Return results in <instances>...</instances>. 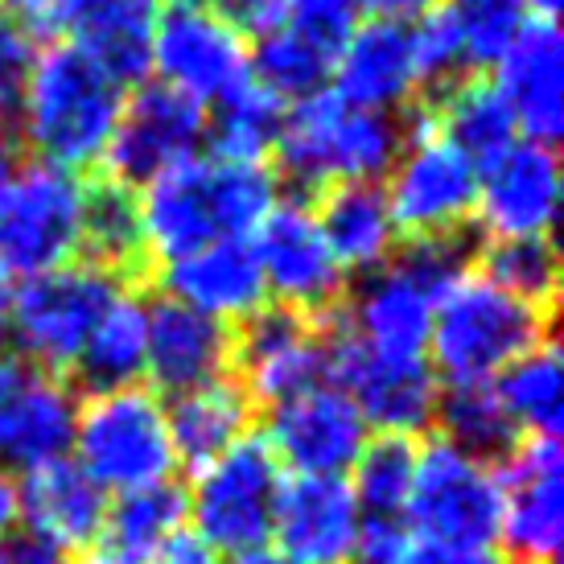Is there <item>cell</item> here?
Returning a JSON list of instances; mask_svg holds the SVG:
<instances>
[{
  "instance_id": "obj_1",
  "label": "cell",
  "mask_w": 564,
  "mask_h": 564,
  "mask_svg": "<svg viewBox=\"0 0 564 564\" xmlns=\"http://www.w3.org/2000/svg\"><path fill=\"white\" fill-rule=\"evenodd\" d=\"M276 203L281 177L268 165L198 153L137 189L144 256L165 268L223 239H251V231Z\"/></svg>"
},
{
  "instance_id": "obj_2",
  "label": "cell",
  "mask_w": 564,
  "mask_h": 564,
  "mask_svg": "<svg viewBox=\"0 0 564 564\" xmlns=\"http://www.w3.org/2000/svg\"><path fill=\"white\" fill-rule=\"evenodd\" d=\"M124 95V87L104 75L75 42H54L37 50L13 128L30 158L83 173L108 158Z\"/></svg>"
},
{
  "instance_id": "obj_3",
  "label": "cell",
  "mask_w": 564,
  "mask_h": 564,
  "mask_svg": "<svg viewBox=\"0 0 564 564\" xmlns=\"http://www.w3.org/2000/svg\"><path fill=\"white\" fill-rule=\"evenodd\" d=\"M549 310L511 297L482 272H462L437 301L424 359L449 383H495L532 346L549 343Z\"/></svg>"
},
{
  "instance_id": "obj_4",
  "label": "cell",
  "mask_w": 564,
  "mask_h": 564,
  "mask_svg": "<svg viewBox=\"0 0 564 564\" xmlns=\"http://www.w3.org/2000/svg\"><path fill=\"white\" fill-rule=\"evenodd\" d=\"M404 137L408 128L400 124V116L355 108L326 87L284 108L281 141L272 158L293 186L322 194L334 186L379 182L400 158Z\"/></svg>"
},
{
  "instance_id": "obj_5",
  "label": "cell",
  "mask_w": 564,
  "mask_h": 564,
  "mask_svg": "<svg viewBox=\"0 0 564 564\" xmlns=\"http://www.w3.org/2000/svg\"><path fill=\"white\" fill-rule=\"evenodd\" d=\"M470 272V251L457 239H416L395 251L392 264L362 276L350 293L343 334L371 355L424 359L437 301L449 284Z\"/></svg>"
},
{
  "instance_id": "obj_6",
  "label": "cell",
  "mask_w": 564,
  "mask_h": 564,
  "mask_svg": "<svg viewBox=\"0 0 564 564\" xmlns=\"http://www.w3.org/2000/svg\"><path fill=\"white\" fill-rule=\"evenodd\" d=\"M70 462L108 499L173 482L177 454H173L170 421H165V395L144 383H132V388H108L79 400Z\"/></svg>"
},
{
  "instance_id": "obj_7",
  "label": "cell",
  "mask_w": 564,
  "mask_h": 564,
  "mask_svg": "<svg viewBox=\"0 0 564 564\" xmlns=\"http://www.w3.org/2000/svg\"><path fill=\"white\" fill-rule=\"evenodd\" d=\"M83 173L37 158L0 161V264L17 281L83 260Z\"/></svg>"
},
{
  "instance_id": "obj_8",
  "label": "cell",
  "mask_w": 564,
  "mask_h": 564,
  "mask_svg": "<svg viewBox=\"0 0 564 564\" xmlns=\"http://www.w3.org/2000/svg\"><path fill=\"white\" fill-rule=\"evenodd\" d=\"M284 478L264 437H243L194 470L186 495V532L215 556H239L272 540Z\"/></svg>"
},
{
  "instance_id": "obj_9",
  "label": "cell",
  "mask_w": 564,
  "mask_h": 564,
  "mask_svg": "<svg viewBox=\"0 0 564 564\" xmlns=\"http://www.w3.org/2000/svg\"><path fill=\"white\" fill-rule=\"evenodd\" d=\"M120 289L124 281L91 260H70L63 268L17 281L13 305L4 317L9 346L37 362L42 371H54V376L75 371L87 334Z\"/></svg>"
},
{
  "instance_id": "obj_10",
  "label": "cell",
  "mask_w": 564,
  "mask_h": 564,
  "mask_svg": "<svg viewBox=\"0 0 564 564\" xmlns=\"http://www.w3.org/2000/svg\"><path fill=\"white\" fill-rule=\"evenodd\" d=\"M499 474L495 462L449 441L416 445V478L404 523L424 549H495L499 544Z\"/></svg>"
},
{
  "instance_id": "obj_11",
  "label": "cell",
  "mask_w": 564,
  "mask_h": 564,
  "mask_svg": "<svg viewBox=\"0 0 564 564\" xmlns=\"http://www.w3.org/2000/svg\"><path fill=\"white\" fill-rule=\"evenodd\" d=\"M478 165L462 158L454 144L441 141L433 128L416 120L408 128L404 149L383 173V198L395 219L400 239H457L474 223L478 203Z\"/></svg>"
},
{
  "instance_id": "obj_12",
  "label": "cell",
  "mask_w": 564,
  "mask_h": 564,
  "mask_svg": "<svg viewBox=\"0 0 564 564\" xmlns=\"http://www.w3.org/2000/svg\"><path fill=\"white\" fill-rule=\"evenodd\" d=\"M248 37L215 0H165L153 30L149 75L161 87L210 108L248 83Z\"/></svg>"
},
{
  "instance_id": "obj_13",
  "label": "cell",
  "mask_w": 564,
  "mask_h": 564,
  "mask_svg": "<svg viewBox=\"0 0 564 564\" xmlns=\"http://www.w3.org/2000/svg\"><path fill=\"white\" fill-rule=\"evenodd\" d=\"M326 379L350 395L362 424L379 437H416L437 421L441 379L429 359H388L362 350L343 326L326 334Z\"/></svg>"
},
{
  "instance_id": "obj_14",
  "label": "cell",
  "mask_w": 564,
  "mask_h": 564,
  "mask_svg": "<svg viewBox=\"0 0 564 564\" xmlns=\"http://www.w3.org/2000/svg\"><path fill=\"white\" fill-rule=\"evenodd\" d=\"M248 243L264 281L268 305L314 322L343 301L346 272L334 264L326 239L317 231L314 206L276 203Z\"/></svg>"
},
{
  "instance_id": "obj_15",
  "label": "cell",
  "mask_w": 564,
  "mask_h": 564,
  "mask_svg": "<svg viewBox=\"0 0 564 564\" xmlns=\"http://www.w3.org/2000/svg\"><path fill=\"white\" fill-rule=\"evenodd\" d=\"M507 564H556L564 549V454L552 437H519L495 466Z\"/></svg>"
},
{
  "instance_id": "obj_16",
  "label": "cell",
  "mask_w": 564,
  "mask_h": 564,
  "mask_svg": "<svg viewBox=\"0 0 564 564\" xmlns=\"http://www.w3.org/2000/svg\"><path fill=\"white\" fill-rule=\"evenodd\" d=\"M79 400L70 383L0 343V470L30 474L70 457Z\"/></svg>"
},
{
  "instance_id": "obj_17",
  "label": "cell",
  "mask_w": 564,
  "mask_h": 564,
  "mask_svg": "<svg viewBox=\"0 0 564 564\" xmlns=\"http://www.w3.org/2000/svg\"><path fill=\"white\" fill-rule=\"evenodd\" d=\"M206 144V108L189 104L186 95L170 91L161 83H141L124 95V108L116 120L108 144V177L128 189L158 182L161 173L186 165Z\"/></svg>"
},
{
  "instance_id": "obj_18",
  "label": "cell",
  "mask_w": 564,
  "mask_h": 564,
  "mask_svg": "<svg viewBox=\"0 0 564 564\" xmlns=\"http://www.w3.org/2000/svg\"><path fill=\"white\" fill-rule=\"evenodd\" d=\"M264 441L289 478H346L371 441V429L350 395L326 379L268 408Z\"/></svg>"
},
{
  "instance_id": "obj_19",
  "label": "cell",
  "mask_w": 564,
  "mask_h": 564,
  "mask_svg": "<svg viewBox=\"0 0 564 564\" xmlns=\"http://www.w3.org/2000/svg\"><path fill=\"white\" fill-rule=\"evenodd\" d=\"M239 388L251 404H284L314 383H326V334L289 310L264 305L236 329V362Z\"/></svg>"
},
{
  "instance_id": "obj_20",
  "label": "cell",
  "mask_w": 564,
  "mask_h": 564,
  "mask_svg": "<svg viewBox=\"0 0 564 564\" xmlns=\"http://www.w3.org/2000/svg\"><path fill=\"white\" fill-rule=\"evenodd\" d=\"M561 161L552 144L516 141L478 173L474 219L486 239H549L561 215Z\"/></svg>"
},
{
  "instance_id": "obj_21",
  "label": "cell",
  "mask_w": 564,
  "mask_h": 564,
  "mask_svg": "<svg viewBox=\"0 0 564 564\" xmlns=\"http://www.w3.org/2000/svg\"><path fill=\"white\" fill-rule=\"evenodd\" d=\"M329 91L367 111L400 116L429 91L412 50V25L395 21H359L329 66Z\"/></svg>"
},
{
  "instance_id": "obj_22",
  "label": "cell",
  "mask_w": 564,
  "mask_h": 564,
  "mask_svg": "<svg viewBox=\"0 0 564 564\" xmlns=\"http://www.w3.org/2000/svg\"><path fill=\"white\" fill-rule=\"evenodd\" d=\"M362 507L346 478H284L272 549L293 564H355Z\"/></svg>"
},
{
  "instance_id": "obj_23",
  "label": "cell",
  "mask_w": 564,
  "mask_h": 564,
  "mask_svg": "<svg viewBox=\"0 0 564 564\" xmlns=\"http://www.w3.org/2000/svg\"><path fill=\"white\" fill-rule=\"evenodd\" d=\"M236 362V329L203 317L182 301H149V355L144 376L158 395H182L203 383L231 376Z\"/></svg>"
},
{
  "instance_id": "obj_24",
  "label": "cell",
  "mask_w": 564,
  "mask_h": 564,
  "mask_svg": "<svg viewBox=\"0 0 564 564\" xmlns=\"http://www.w3.org/2000/svg\"><path fill=\"white\" fill-rule=\"evenodd\" d=\"M490 83L516 120L519 141H556L564 132V37L556 21L532 17L516 46L495 63Z\"/></svg>"
},
{
  "instance_id": "obj_25",
  "label": "cell",
  "mask_w": 564,
  "mask_h": 564,
  "mask_svg": "<svg viewBox=\"0 0 564 564\" xmlns=\"http://www.w3.org/2000/svg\"><path fill=\"white\" fill-rule=\"evenodd\" d=\"M161 284H165V297L182 301L231 329H239L268 305L248 239H223V243L189 251L161 268Z\"/></svg>"
},
{
  "instance_id": "obj_26",
  "label": "cell",
  "mask_w": 564,
  "mask_h": 564,
  "mask_svg": "<svg viewBox=\"0 0 564 564\" xmlns=\"http://www.w3.org/2000/svg\"><path fill=\"white\" fill-rule=\"evenodd\" d=\"M17 502H21V523L25 532L42 535L63 552L91 549L104 540V519H108V495L87 478V474L63 457L17 478Z\"/></svg>"
},
{
  "instance_id": "obj_27",
  "label": "cell",
  "mask_w": 564,
  "mask_h": 564,
  "mask_svg": "<svg viewBox=\"0 0 564 564\" xmlns=\"http://www.w3.org/2000/svg\"><path fill=\"white\" fill-rule=\"evenodd\" d=\"M317 231L326 239L334 264L346 276H371L383 264H392L400 251V231L388 210V198L379 182H362V186H334L317 194L314 206Z\"/></svg>"
},
{
  "instance_id": "obj_28",
  "label": "cell",
  "mask_w": 564,
  "mask_h": 564,
  "mask_svg": "<svg viewBox=\"0 0 564 564\" xmlns=\"http://www.w3.org/2000/svg\"><path fill=\"white\" fill-rule=\"evenodd\" d=\"M165 0H83L70 21V42L120 87L149 83L153 30Z\"/></svg>"
},
{
  "instance_id": "obj_29",
  "label": "cell",
  "mask_w": 564,
  "mask_h": 564,
  "mask_svg": "<svg viewBox=\"0 0 564 564\" xmlns=\"http://www.w3.org/2000/svg\"><path fill=\"white\" fill-rule=\"evenodd\" d=\"M165 421L177 466L189 462L194 470L227 454L231 445L251 437V400L236 383V376L203 383L194 392L170 395L165 400Z\"/></svg>"
},
{
  "instance_id": "obj_30",
  "label": "cell",
  "mask_w": 564,
  "mask_h": 564,
  "mask_svg": "<svg viewBox=\"0 0 564 564\" xmlns=\"http://www.w3.org/2000/svg\"><path fill=\"white\" fill-rule=\"evenodd\" d=\"M421 120L437 132L441 141L454 144L462 158H470L478 170H486L490 161L502 158L519 141L516 120H511V111H507L502 95L495 91L490 79L445 83L437 104L424 111Z\"/></svg>"
},
{
  "instance_id": "obj_31",
  "label": "cell",
  "mask_w": 564,
  "mask_h": 564,
  "mask_svg": "<svg viewBox=\"0 0 564 564\" xmlns=\"http://www.w3.org/2000/svg\"><path fill=\"white\" fill-rule=\"evenodd\" d=\"M144 355H149V301L137 297L132 289H120L87 334L75 359V376L91 392L132 388L144 383Z\"/></svg>"
},
{
  "instance_id": "obj_32",
  "label": "cell",
  "mask_w": 564,
  "mask_h": 564,
  "mask_svg": "<svg viewBox=\"0 0 564 564\" xmlns=\"http://www.w3.org/2000/svg\"><path fill=\"white\" fill-rule=\"evenodd\" d=\"M490 388L519 437L556 441L564 424V359L552 346V338L532 346L528 355H519Z\"/></svg>"
},
{
  "instance_id": "obj_33",
  "label": "cell",
  "mask_w": 564,
  "mask_h": 564,
  "mask_svg": "<svg viewBox=\"0 0 564 564\" xmlns=\"http://www.w3.org/2000/svg\"><path fill=\"white\" fill-rule=\"evenodd\" d=\"M182 532H186V495L177 482L144 486L108 502L104 540L111 556L128 564H149Z\"/></svg>"
},
{
  "instance_id": "obj_34",
  "label": "cell",
  "mask_w": 564,
  "mask_h": 564,
  "mask_svg": "<svg viewBox=\"0 0 564 564\" xmlns=\"http://www.w3.org/2000/svg\"><path fill=\"white\" fill-rule=\"evenodd\" d=\"M284 124V104H276L264 87L239 83L231 95H223L219 104H210L206 116V144L210 158L243 161V165H268L276 153Z\"/></svg>"
},
{
  "instance_id": "obj_35",
  "label": "cell",
  "mask_w": 564,
  "mask_h": 564,
  "mask_svg": "<svg viewBox=\"0 0 564 564\" xmlns=\"http://www.w3.org/2000/svg\"><path fill=\"white\" fill-rule=\"evenodd\" d=\"M329 66H334V54L317 50L314 42H305V37H297L284 25L256 37V46L248 50V79L256 87H264L284 108L326 91Z\"/></svg>"
},
{
  "instance_id": "obj_36",
  "label": "cell",
  "mask_w": 564,
  "mask_h": 564,
  "mask_svg": "<svg viewBox=\"0 0 564 564\" xmlns=\"http://www.w3.org/2000/svg\"><path fill=\"white\" fill-rule=\"evenodd\" d=\"M144 256L141 243V206H137V189L120 186V182H95L87 186V206H83V260L108 268V272H124Z\"/></svg>"
},
{
  "instance_id": "obj_37",
  "label": "cell",
  "mask_w": 564,
  "mask_h": 564,
  "mask_svg": "<svg viewBox=\"0 0 564 564\" xmlns=\"http://www.w3.org/2000/svg\"><path fill=\"white\" fill-rule=\"evenodd\" d=\"M441 441H449L466 454L495 462L519 441L516 424L507 421L499 395L490 383H449L441 388L437 400V421Z\"/></svg>"
},
{
  "instance_id": "obj_38",
  "label": "cell",
  "mask_w": 564,
  "mask_h": 564,
  "mask_svg": "<svg viewBox=\"0 0 564 564\" xmlns=\"http://www.w3.org/2000/svg\"><path fill=\"white\" fill-rule=\"evenodd\" d=\"M437 13L454 33L466 70L495 66L532 21L528 0H441Z\"/></svg>"
},
{
  "instance_id": "obj_39",
  "label": "cell",
  "mask_w": 564,
  "mask_h": 564,
  "mask_svg": "<svg viewBox=\"0 0 564 564\" xmlns=\"http://www.w3.org/2000/svg\"><path fill=\"white\" fill-rule=\"evenodd\" d=\"M412 478H416V441L371 433L346 482L359 499L362 519H404Z\"/></svg>"
},
{
  "instance_id": "obj_40",
  "label": "cell",
  "mask_w": 564,
  "mask_h": 564,
  "mask_svg": "<svg viewBox=\"0 0 564 564\" xmlns=\"http://www.w3.org/2000/svg\"><path fill=\"white\" fill-rule=\"evenodd\" d=\"M482 276L507 289L511 297L549 310L561 289V256L549 239H490L482 248Z\"/></svg>"
},
{
  "instance_id": "obj_41",
  "label": "cell",
  "mask_w": 564,
  "mask_h": 564,
  "mask_svg": "<svg viewBox=\"0 0 564 564\" xmlns=\"http://www.w3.org/2000/svg\"><path fill=\"white\" fill-rule=\"evenodd\" d=\"M359 4L355 0H289L284 4V30L314 42L326 54H338L343 42L359 30Z\"/></svg>"
},
{
  "instance_id": "obj_42",
  "label": "cell",
  "mask_w": 564,
  "mask_h": 564,
  "mask_svg": "<svg viewBox=\"0 0 564 564\" xmlns=\"http://www.w3.org/2000/svg\"><path fill=\"white\" fill-rule=\"evenodd\" d=\"M37 37L0 13V128H13L25 83L37 63Z\"/></svg>"
},
{
  "instance_id": "obj_43",
  "label": "cell",
  "mask_w": 564,
  "mask_h": 564,
  "mask_svg": "<svg viewBox=\"0 0 564 564\" xmlns=\"http://www.w3.org/2000/svg\"><path fill=\"white\" fill-rule=\"evenodd\" d=\"M421 549V540L412 535L404 519H362L359 535V564H408Z\"/></svg>"
},
{
  "instance_id": "obj_44",
  "label": "cell",
  "mask_w": 564,
  "mask_h": 564,
  "mask_svg": "<svg viewBox=\"0 0 564 564\" xmlns=\"http://www.w3.org/2000/svg\"><path fill=\"white\" fill-rule=\"evenodd\" d=\"M83 0H0V9L9 21H17L33 37H46V33H66L70 21L79 13Z\"/></svg>"
},
{
  "instance_id": "obj_45",
  "label": "cell",
  "mask_w": 564,
  "mask_h": 564,
  "mask_svg": "<svg viewBox=\"0 0 564 564\" xmlns=\"http://www.w3.org/2000/svg\"><path fill=\"white\" fill-rule=\"evenodd\" d=\"M223 13L231 17V25H236L243 37H264V33L281 30L284 25V4L289 0H215Z\"/></svg>"
},
{
  "instance_id": "obj_46",
  "label": "cell",
  "mask_w": 564,
  "mask_h": 564,
  "mask_svg": "<svg viewBox=\"0 0 564 564\" xmlns=\"http://www.w3.org/2000/svg\"><path fill=\"white\" fill-rule=\"evenodd\" d=\"M0 564H75L70 552H63L58 544H50L33 532H13V540L0 549Z\"/></svg>"
},
{
  "instance_id": "obj_47",
  "label": "cell",
  "mask_w": 564,
  "mask_h": 564,
  "mask_svg": "<svg viewBox=\"0 0 564 564\" xmlns=\"http://www.w3.org/2000/svg\"><path fill=\"white\" fill-rule=\"evenodd\" d=\"M362 21H395V25H412L424 13H433L441 0H355Z\"/></svg>"
},
{
  "instance_id": "obj_48",
  "label": "cell",
  "mask_w": 564,
  "mask_h": 564,
  "mask_svg": "<svg viewBox=\"0 0 564 564\" xmlns=\"http://www.w3.org/2000/svg\"><path fill=\"white\" fill-rule=\"evenodd\" d=\"M408 564H507L499 549H416Z\"/></svg>"
},
{
  "instance_id": "obj_49",
  "label": "cell",
  "mask_w": 564,
  "mask_h": 564,
  "mask_svg": "<svg viewBox=\"0 0 564 564\" xmlns=\"http://www.w3.org/2000/svg\"><path fill=\"white\" fill-rule=\"evenodd\" d=\"M149 564H219V556H215L210 549H203L189 532H182L177 540H170V544H165V549H161Z\"/></svg>"
},
{
  "instance_id": "obj_50",
  "label": "cell",
  "mask_w": 564,
  "mask_h": 564,
  "mask_svg": "<svg viewBox=\"0 0 564 564\" xmlns=\"http://www.w3.org/2000/svg\"><path fill=\"white\" fill-rule=\"evenodd\" d=\"M21 528V502H17V478L9 470H0V549L13 540Z\"/></svg>"
},
{
  "instance_id": "obj_51",
  "label": "cell",
  "mask_w": 564,
  "mask_h": 564,
  "mask_svg": "<svg viewBox=\"0 0 564 564\" xmlns=\"http://www.w3.org/2000/svg\"><path fill=\"white\" fill-rule=\"evenodd\" d=\"M223 564H293V561H289L281 549L260 544V549H248V552H239V556H227Z\"/></svg>"
},
{
  "instance_id": "obj_52",
  "label": "cell",
  "mask_w": 564,
  "mask_h": 564,
  "mask_svg": "<svg viewBox=\"0 0 564 564\" xmlns=\"http://www.w3.org/2000/svg\"><path fill=\"white\" fill-rule=\"evenodd\" d=\"M13 289H17V276L0 264V329H4V317H9V305H13Z\"/></svg>"
},
{
  "instance_id": "obj_53",
  "label": "cell",
  "mask_w": 564,
  "mask_h": 564,
  "mask_svg": "<svg viewBox=\"0 0 564 564\" xmlns=\"http://www.w3.org/2000/svg\"><path fill=\"white\" fill-rule=\"evenodd\" d=\"M564 0H528V9H532V17H549V21H556V13H561Z\"/></svg>"
},
{
  "instance_id": "obj_54",
  "label": "cell",
  "mask_w": 564,
  "mask_h": 564,
  "mask_svg": "<svg viewBox=\"0 0 564 564\" xmlns=\"http://www.w3.org/2000/svg\"><path fill=\"white\" fill-rule=\"evenodd\" d=\"M75 564H128V561H120V556H111V552L104 549V552H87V556L75 561Z\"/></svg>"
}]
</instances>
